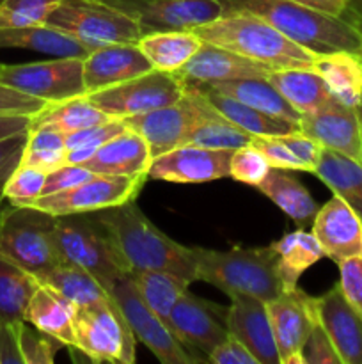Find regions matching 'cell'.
Instances as JSON below:
<instances>
[{"instance_id": "obj_31", "label": "cell", "mask_w": 362, "mask_h": 364, "mask_svg": "<svg viewBox=\"0 0 362 364\" xmlns=\"http://www.w3.org/2000/svg\"><path fill=\"white\" fill-rule=\"evenodd\" d=\"M202 41L194 31H162L144 34L137 41L153 70L176 73L201 48Z\"/></svg>"}, {"instance_id": "obj_49", "label": "cell", "mask_w": 362, "mask_h": 364, "mask_svg": "<svg viewBox=\"0 0 362 364\" xmlns=\"http://www.w3.org/2000/svg\"><path fill=\"white\" fill-rule=\"evenodd\" d=\"M27 139L28 132H23V134L11 135V137L0 141V205L6 199L4 191H6V185L9 181L11 174L21 164V156H23L25 146H27Z\"/></svg>"}, {"instance_id": "obj_2", "label": "cell", "mask_w": 362, "mask_h": 364, "mask_svg": "<svg viewBox=\"0 0 362 364\" xmlns=\"http://www.w3.org/2000/svg\"><path fill=\"white\" fill-rule=\"evenodd\" d=\"M226 13L258 16L316 55L348 52L362 57V31L344 16L322 13L293 0H220Z\"/></svg>"}, {"instance_id": "obj_48", "label": "cell", "mask_w": 362, "mask_h": 364, "mask_svg": "<svg viewBox=\"0 0 362 364\" xmlns=\"http://www.w3.org/2000/svg\"><path fill=\"white\" fill-rule=\"evenodd\" d=\"M252 144L263 153V156L270 164V167L287 171H305V173H309L305 164L302 160H298L279 137H252Z\"/></svg>"}, {"instance_id": "obj_50", "label": "cell", "mask_w": 362, "mask_h": 364, "mask_svg": "<svg viewBox=\"0 0 362 364\" xmlns=\"http://www.w3.org/2000/svg\"><path fill=\"white\" fill-rule=\"evenodd\" d=\"M92 176H94V173L89 171L87 167L80 166V164H64V166L57 167V169L50 171V173L46 174L45 188H43L41 196L70 191V188L91 180ZM41 196H39V198H41Z\"/></svg>"}, {"instance_id": "obj_4", "label": "cell", "mask_w": 362, "mask_h": 364, "mask_svg": "<svg viewBox=\"0 0 362 364\" xmlns=\"http://www.w3.org/2000/svg\"><path fill=\"white\" fill-rule=\"evenodd\" d=\"M195 277L229 297L251 295L268 302L284 291L272 247H233L227 251L194 247Z\"/></svg>"}, {"instance_id": "obj_23", "label": "cell", "mask_w": 362, "mask_h": 364, "mask_svg": "<svg viewBox=\"0 0 362 364\" xmlns=\"http://www.w3.org/2000/svg\"><path fill=\"white\" fill-rule=\"evenodd\" d=\"M270 71L272 70L265 64L202 41L197 53L180 71H176V75L185 84H213L233 78H266Z\"/></svg>"}, {"instance_id": "obj_12", "label": "cell", "mask_w": 362, "mask_h": 364, "mask_svg": "<svg viewBox=\"0 0 362 364\" xmlns=\"http://www.w3.org/2000/svg\"><path fill=\"white\" fill-rule=\"evenodd\" d=\"M123 311L135 340L153 352L163 364H192L199 363L181 341L174 336L170 327L158 318L155 311L142 301L130 274L121 277L109 291Z\"/></svg>"}, {"instance_id": "obj_13", "label": "cell", "mask_w": 362, "mask_h": 364, "mask_svg": "<svg viewBox=\"0 0 362 364\" xmlns=\"http://www.w3.org/2000/svg\"><path fill=\"white\" fill-rule=\"evenodd\" d=\"M146 176H110L94 174L91 180L57 194L41 196L25 206H35L55 217L82 215L135 201Z\"/></svg>"}, {"instance_id": "obj_36", "label": "cell", "mask_w": 362, "mask_h": 364, "mask_svg": "<svg viewBox=\"0 0 362 364\" xmlns=\"http://www.w3.org/2000/svg\"><path fill=\"white\" fill-rule=\"evenodd\" d=\"M38 287L34 274L0 255V322H25V311Z\"/></svg>"}, {"instance_id": "obj_6", "label": "cell", "mask_w": 362, "mask_h": 364, "mask_svg": "<svg viewBox=\"0 0 362 364\" xmlns=\"http://www.w3.org/2000/svg\"><path fill=\"white\" fill-rule=\"evenodd\" d=\"M55 242L60 262L87 270L106 291L128 274L106 231L87 213L57 217Z\"/></svg>"}, {"instance_id": "obj_11", "label": "cell", "mask_w": 362, "mask_h": 364, "mask_svg": "<svg viewBox=\"0 0 362 364\" xmlns=\"http://www.w3.org/2000/svg\"><path fill=\"white\" fill-rule=\"evenodd\" d=\"M0 82L48 103L85 96L84 59L55 57L31 64H4Z\"/></svg>"}, {"instance_id": "obj_42", "label": "cell", "mask_w": 362, "mask_h": 364, "mask_svg": "<svg viewBox=\"0 0 362 364\" xmlns=\"http://www.w3.org/2000/svg\"><path fill=\"white\" fill-rule=\"evenodd\" d=\"M60 0H0V28L43 25Z\"/></svg>"}, {"instance_id": "obj_51", "label": "cell", "mask_w": 362, "mask_h": 364, "mask_svg": "<svg viewBox=\"0 0 362 364\" xmlns=\"http://www.w3.org/2000/svg\"><path fill=\"white\" fill-rule=\"evenodd\" d=\"M339 265V287L344 297L362 316V256L344 259Z\"/></svg>"}, {"instance_id": "obj_52", "label": "cell", "mask_w": 362, "mask_h": 364, "mask_svg": "<svg viewBox=\"0 0 362 364\" xmlns=\"http://www.w3.org/2000/svg\"><path fill=\"white\" fill-rule=\"evenodd\" d=\"M287 148L291 149L295 156L298 160L305 164L309 173H314L316 166H318L319 159H322V151L323 146L319 142H316L314 139H311L309 135H305L304 132H293V134H287L279 137Z\"/></svg>"}, {"instance_id": "obj_35", "label": "cell", "mask_w": 362, "mask_h": 364, "mask_svg": "<svg viewBox=\"0 0 362 364\" xmlns=\"http://www.w3.org/2000/svg\"><path fill=\"white\" fill-rule=\"evenodd\" d=\"M110 119H114V117L99 110L85 95L64 100L59 103H50L48 107H45L41 112L32 117L31 128L48 127L67 135L84 130V128L94 127V124L106 123Z\"/></svg>"}, {"instance_id": "obj_54", "label": "cell", "mask_w": 362, "mask_h": 364, "mask_svg": "<svg viewBox=\"0 0 362 364\" xmlns=\"http://www.w3.org/2000/svg\"><path fill=\"white\" fill-rule=\"evenodd\" d=\"M23 322H0V364H23L20 350V327Z\"/></svg>"}, {"instance_id": "obj_58", "label": "cell", "mask_w": 362, "mask_h": 364, "mask_svg": "<svg viewBox=\"0 0 362 364\" xmlns=\"http://www.w3.org/2000/svg\"><path fill=\"white\" fill-rule=\"evenodd\" d=\"M2 70H4V64H0V73H2Z\"/></svg>"}, {"instance_id": "obj_5", "label": "cell", "mask_w": 362, "mask_h": 364, "mask_svg": "<svg viewBox=\"0 0 362 364\" xmlns=\"http://www.w3.org/2000/svg\"><path fill=\"white\" fill-rule=\"evenodd\" d=\"M57 217L35 206L11 205L0 212V255L41 276L60 265L55 242Z\"/></svg>"}, {"instance_id": "obj_47", "label": "cell", "mask_w": 362, "mask_h": 364, "mask_svg": "<svg viewBox=\"0 0 362 364\" xmlns=\"http://www.w3.org/2000/svg\"><path fill=\"white\" fill-rule=\"evenodd\" d=\"M50 103L0 82V116H31L41 112Z\"/></svg>"}, {"instance_id": "obj_3", "label": "cell", "mask_w": 362, "mask_h": 364, "mask_svg": "<svg viewBox=\"0 0 362 364\" xmlns=\"http://www.w3.org/2000/svg\"><path fill=\"white\" fill-rule=\"evenodd\" d=\"M194 34L199 36L201 41L240 53L265 64L270 70H314L318 57L291 41L265 20L245 13L222 14L219 20L194 28Z\"/></svg>"}, {"instance_id": "obj_40", "label": "cell", "mask_w": 362, "mask_h": 364, "mask_svg": "<svg viewBox=\"0 0 362 364\" xmlns=\"http://www.w3.org/2000/svg\"><path fill=\"white\" fill-rule=\"evenodd\" d=\"M219 112V110H216ZM252 135L247 134L245 130L238 128L236 124L229 123L222 114L209 117L204 123L199 124L190 137L187 139L185 144L201 146V148L209 149H227V151H234L243 146L251 144Z\"/></svg>"}, {"instance_id": "obj_8", "label": "cell", "mask_w": 362, "mask_h": 364, "mask_svg": "<svg viewBox=\"0 0 362 364\" xmlns=\"http://www.w3.org/2000/svg\"><path fill=\"white\" fill-rule=\"evenodd\" d=\"M135 336L112 295L94 304L78 306L75 347L92 363H135Z\"/></svg>"}, {"instance_id": "obj_37", "label": "cell", "mask_w": 362, "mask_h": 364, "mask_svg": "<svg viewBox=\"0 0 362 364\" xmlns=\"http://www.w3.org/2000/svg\"><path fill=\"white\" fill-rule=\"evenodd\" d=\"M38 281L39 284H45L66 297L77 308L94 304V302L105 301L110 297L106 288L92 274L80 267L67 265V263H60V265L46 270L41 276H38Z\"/></svg>"}, {"instance_id": "obj_46", "label": "cell", "mask_w": 362, "mask_h": 364, "mask_svg": "<svg viewBox=\"0 0 362 364\" xmlns=\"http://www.w3.org/2000/svg\"><path fill=\"white\" fill-rule=\"evenodd\" d=\"M300 355L302 364H341L339 355H337L329 334L319 323L318 316H316L314 326H312L311 333H309L307 340L302 347Z\"/></svg>"}, {"instance_id": "obj_7", "label": "cell", "mask_w": 362, "mask_h": 364, "mask_svg": "<svg viewBox=\"0 0 362 364\" xmlns=\"http://www.w3.org/2000/svg\"><path fill=\"white\" fill-rule=\"evenodd\" d=\"M45 25L85 43L92 50L116 43H137L144 36L131 18L103 0H60Z\"/></svg>"}, {"instance_id": "obj_38", "label": "cell", "mask_w": 362, "mask_h": 364, "mask_svg": "<svg viewBox=\"0 0 362 364\" xmlns=\"http://www.w3.org/2000/svg\"><path fill=\"white\" fill-rule=\"evenodd\" d=\"M128 274L133 279L142 301L169 326L172 308L188 291L187 281L162 270H133Z\"/></svg>"}, {"instance_id": "obj_27", "label": "cell", "mask_w": 362, "mask_h": 364, "mask_svg": "<svg viewBox=\"0 0 362 364\" xmlns=\"http://www.w3.org/2000/svg\"><path fill=\"white\" fill-rule=\"evenodd\" d=\"M266 80L302 116L316 112L334 100L327 82L314 70H302V68L272 70Z\"/></svg>"}, {"instance_id": "obj_39", "label": "cell", "mask_w": 362, "mask_h": 364, "mask_svg": "<svg viewBox=\"0 0 362 364\" xmlns=\"http://www.w3.org/2000/svg\"><path fill=\"white\" fill-rule=\"evenodd\" d=\"M21 164L35 167L46 174L67 164L66 135L48 127L31 128Z\"/></svg>"}, {"instance_id": "obj_22", "label": "cell", "mask_w": 362, "mask_h": 364, "mask_svg": "<svg viewBox=\"0 0 362 364\" xmlns=\"http://www.w3.org/2000/svg\"><path fill=\"white\" fill-rule=\"evenodd\" d=\"M153 66L137 43H116L94 48L84 59V84L87 95L151 71Z\"/></svg>"}, {"instance_id": "obj_25", "label": "cell", "mask_w": 362, "mask_h": 364, "mask_svg": "<svg viewBox=\"0 0 362 364\" xmlns=\"http://www.w3.org/2000/svg\"><path fill=\"white\" fill-rule=\"evenodd\" d=\"M192 85L195 91L201 92L229 123L236 124L238 128L251 134L252 137H283V135L300 132V123L284 119V117L270 116L258 109L245 105L216 89L209 87L208 84H187Z\"/></svg>"}, {"instance_id": "obj_16", "label": "cell", "mask_w": 362, "mask_h": 364, "mask_svg": "<svg viewBox=\"0 0 362 364\" xmlns=\"http://www.w3.org/2000/svg\"><path fill=\"white\" fill-rule=\"evenodd\" d=\"M280 364H302V347L316 322L314 297L290 288L266 302Z\"/></svg>"}, {"instance_id": "obj_29", "label": "cell", "mask_w": 362, "mask_h": 364, "mask_svg": "<svg viewBox=\"0 0 362 364\" xmlns=\"http://www.w3.org/2000/svg\"><path fill=\"white\" fill-rule=\"evenodd\" d=\"M314 71L337 102L362 112V57L348 52L318 55Z\"/></svg>"}, {"instance_id": "obj_21", "label": "cell", "mask_w": 362, "mask_h": 364, "mask_svg": "<svg viewBox=\"0 0 362 364\" xmlns=\"http://www.w3.org/2000/svg\"><path fill=\"white\" fill-rule=\"evenodd\" d=\"M314 309L341 364H362V316L344 297L339 283L314 297Z\"/></svg>"}, {"instance_id": "obj_19", "label": "cell", "mask_w": 362, "mask_h": 364, "mask_svg": "<svg viewBox=\"0 0 362 364\" xmlns=\"http://www.w3.org/2000/svg\"><path fill=\"white\" fill-rule=\"evenodd\" d=\"M312 235L325 256L336 263L362 256V219L339 196L334 194L330 201L319 206L312 219Z\"/></svg>"}, {"instance_id": "obj_55", "label": "cell", "mask_w": 362, "mask_h": 364, "mask_svg": "<svg viewBox=\"0 0 362 364\" xmlns=\"http://www.w3.org/2000/svg\"><path fill=\"white\" fill-rule=\"evenodd\" d=\"M31 116H0V141L31 130Z\"/></svg>"}, {"instance_id": "obj_41", "label": "cell", "mask_w": 362, "mask_h": 364, "mask_svg": "<svg viewBox=\"0 0 362 364\" xmlns=\"http://www.w3.org/2000/svg\"><path fill=\"white\" fill-rule=\"evenodd\" d=\"M124 130H128L124 119H110L106 123L94 124V127L67 134V164H84L85 160L94 155L96 149H99L103 144L112 141L116 135L123 134Z\"/></svg>"}, {"instance_id": "obj_14", "label": "cell", "mask_w": 362, "mask_h": 364, "mask_svg": "<svg viewBox=\"0 0 362 364\" xmlns=\"http://www.w3.org/2000/svg\"><path fill=\"white\" fill-rule=\"evenodd\" d=\"M141 27L142 34L194 31L224 14L220 0H103Z\"/></svg>"}, {"instance_id": "obj_10", "label": "cell", "mask_w": 362, "mask_h": 364, "mask_svg": "<svg viewBox=\"0 0 362 364\" xmlns=\"http://www.w3.org/2000/svg\"><path fill=\"white\" fill-rule=\"evenodd\" d=\"M187 85L176 73L151 70L141 77L87 95V98L114 119H126L172 105L185 96Z\"/></svg>"}, {"instance_id": "obj_17", "label": "cell", "mask_w": 362, "mask_h": 364, "mask_svg": "<svg viewBox=\"0 0 362 364\" xmlns=\"http://www.w3.org/2000/svg\"><path fill=\"white\" fill-rule=\"evenodd\" d=\"M231 155L227 149H209L181 144L151 160L148 178L169 183H208L229 176Z\"/></svg>"}, {"instance_id": "obj_53", "label": "cell", "mask_w": 362, "mask_h": 364, "mask_svg": "<svg viewBox=\"0 0 362 364\" xmlns=\"http://www.w3.org/2000/svg\"><path fill=\"white\" fill-rule=\"evenodd\" d=\"M208 361L213 364H259L248 348L233 334H227L226 340L216 345L215 350L208 355Z\"/></svg>"}, {"instance_id": "obj_44", "label": "cell", "mask_w": 362, "mask_h": 364, "mask_svg": "<svg viewBox=\"0 0 362 364\" xmlns=\"http://www.w3.org/2000/svg\"><path fill=\"white\" fill-rule=\"evenodd\" d=\"M60 347H66L62 341L41 333L31 323L23 322L20 327V350L23 364H52Z\"/></svg>"}, {"instance_id": "obj_1", "label": "cell", "mask_w": 362, "mask_h": 364, "mask_svg": "<svg viewBox=\"0 0 362 364\" xmlns=\"http://www.w3.org/2000/svg\"><path fill=\"white\" fill-rule=\"evenodd\" d=\"M89 217L102 224L128 272L162 270L181 277L188 284L197 281L194 247L177 244L162 233L135 201L89 213Z\"/></svg>"}, {"instance_id": "obj_43", "label": "cell", "mask_w": 362, "mask_h": 364, "mask_svg": "<svg viewBox=\"0 0 362 364\" xmlns=\"http://www.w3.org/2000/svg\"><path fill=\"white\" fill-rule=\"evenodd\" d=\"M270 169H272L270 164L252 142L243 148L234 149L231 155L229 176L240 183L252 185L258 188V185L265 180Z\"/></svg>"}, {"instance_id": "obj_56", "label": "cell", "mask_w": 362, "mask_h": 364, "mask_svg": "<svg viewBox=\"0 0 362 364\" xmlns=\"http://www.w3.org/2000/svg\"><path fill=\"white\" fill-rule=\"evenodd\" d=\"M293 2L322 11V13L334 14V16H343L350 0H293Z\"/></svg>"}, {"instance_id": "obj_30", "label": "cell", "mask_w": 362, "mask_h": 364, "mask_svg": "<svg viewBox=\"0 0 362 364\" xmlns=\"http://www.w3.org/2000/svg\"><path fill=\"white\" fill-rule=\"evenodd\" d=\"M270 247L275 255L277 270H279L284 290L297 288L302 274L325 256V251L312 231L309 233L304 230H295L284 235L283 238L270 244Z\"/></svg>"}, {"instance_id": "obj_45", "label": "cell", "mask_w": 362, "mask_h": 364, "mask_svg": "<svg viewBox=\"0 0 362 364\" xmlns=\"http://www.w3.org/2000/svg\"><path fill=\"white\" fill-rule=\"evenodd\" d=\"M45 181L46 173L35 169V167L20 164L16 171L11 174L4 196H6V199H9L11 205L25 206L43 194Z\"/></svg>"}, {"instance_id": "obj_15", "label": "cell", "mask_w": 362, "mask_h": 364, "mask_svg": "<svg viewBox=\"0 0 362 364\" xmlns=\"http://www.w3.org/2000/svg\"><path fill=\"white\" fill-rule=\"evenodd\" d=\"M226 316L227 311L220 306L187 291L172 308L169 327L190 354L192 350H197L208 361V355L229 334ZM195 359L201 361L199 358Z\"/></svg>"}, {"instance_id": "obj_33", "label": "cell", "mask_w": 362, "mask_h": 364, "mask_svg": "<svg viewBox=\"0 0 362 364\" xmlns=\"http://www.w3.org/2000/svg\"><path fill=\"white\" fill-rule=\"evenodd\" d=\"M314 174L362 219V164L323 148Z\"/></svg>"}, {"instance_id": "obj_57", "label": "cell", "mask_w": 362, "mask_h": 364, "mask_svg": "<svg viewBox=\"0 0 362 364\" xmlns=\"http://www.w3.org/2000/svg\"><path fill=\"white\" fill-rule=\"evenodd\" d=\"M343 16L362 31V0H350Z\"/></svg>"}, {"instance_id": "obj_18", "label": "cell", "mask_w": 362, "mask_h": 364, "mask_svg": "<svg viewBox=\"0 0 362 364\" xmlns=\"http://www.w3.org/2000/svg\"><path fill=\"white\" fill-rule=\"evenodd\" d=\"M300 130L327 149L362 164V112L336 98L311 114H304Z\"/></svg>"}, {"instance_id": "obj_20", "label": "cell", "mask_w": 362, "mask_h": 364, "mask_svg": "<svg viewBox=\"0 0 362 364\" xmlns=\"http://www.w3.org/2000/svg\"><path fill=\"white\" fill-rule=\"evenodd\" d=\"M229 299L226 316L229 334L240 340L259 364H280L266 302L251 295H233Z\"/></svg>"}, {"instance_id": "obj_9", "label": "cell", "mask_w": 362, "mask_h": 364, "mask_svg": "<svg viewBox=\"0 0 362 364\" xmlns=\"http://www.w3.org/2000/svg\"><path fill=\"white\" fill-rule=\"evenodd\" d=\"M187 85V84H185ZM216 109L192 85H187L185 96L172 105L138 114L124 119L130 130L137 132L148 142L151 159L163 155L185 144L192 132L209 117L216 116Z\"/></svg>"}, {"instance_id": "obj_34", "label": "cell", "mask_w": 362, "mask_h": 364, "mask_svg": "<svg viewBox=\"0 0 362 364\" xmlns=\"http://www.w3.org/2000/svg\"><path fill=\"white\" fill-rule=\"evenodd\" d=\"M258 188L266 198L272 199L287 217L300 224L314 219L319 208L307 188L293 174L287 173V169L272 167Z\"/></svg>"}, {"instance_id": "obj_24", "label": "cell", "mask_w": 362, "mask_h": 364, "mask_svg": "<svg viewBox=\"0 0 362 364\" xmlns=\"http://www.w3.org/2000/svg\"><path fill=\"white\" fill-rule=\"evenodd\" d=\"M151 160L149 146L144 137L128 128L96 149L94 155L80 166L87 167L94 174L148 178V167Z\"/></svg>"}, {"instance_id": "obj_26", "label": "cell", "mask_w": 362, "mask_h": 364, "mask_svg": "<svg viewBox=\"0 0 362 364\" xmlns=\"http://www.w3.org/2000/svg\"><path fill=\"white\" fill-rule=\"evenodd\" d=\"M75 315L77 306L52 288L39 284L25 311V322L41 333L75 347Z\"/></svg>"}, {"instance_id": "obj_28", "label": "cell", "mask_w": 362, "mask_h": 364, "mask_svg": "<svg viewBox=\"0 0 362 364\" xmlns=\"http://www.w3.org/2000/svg\"><path fill=\"white\" fill-rule=\"evenodd\" d=\"M0 48H25L48 53L53 57L85 59L91 46L48 25H32L21 28H0Z\"/></svg>"}, {"instance_id": "obj_32", "label": "cell", "mask_w": 362, "mask_h": 364, "mask_svg": "<svg viewBox=\"0 0 362 364\" xmlns=\"http://www.w3.org/2000/svg\"><path fill=\"white\" fill-rule=\"evenodd\" d=\"M209 87L245 103V105L258 109L261 112L270 114L275 117L300 123L302 114L295 107L284 100V96L270 84L266 78L248 77V78H233V80H222L208 84Z\"/></svg>"}]
</instances>
